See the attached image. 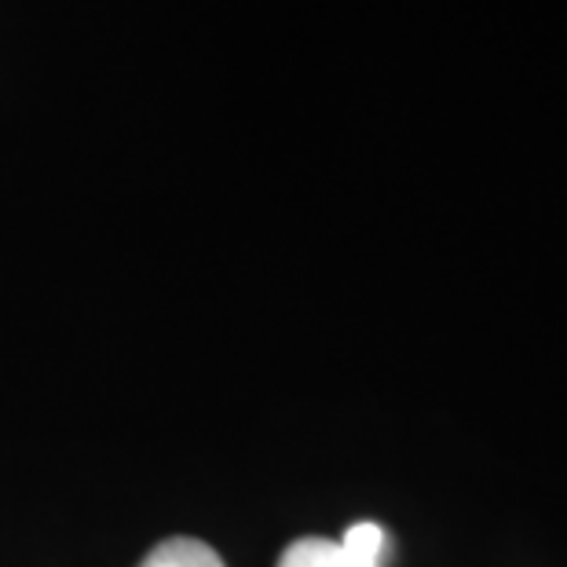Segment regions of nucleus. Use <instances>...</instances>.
Here are the masks:
<instances>
[{
    "label": "nucleus",
    "instance_id": "1",
    "mask_svg": "<svg viewBox=\"0 0 567 567\" xmlns=\"http://www.w3.org/2000/svg\"><path fill=\"white\" fill-rule=\"evenodd\" d=\"M279 567H381L370 560L352 557L337 538H297L293 546L282 553Z\"/></svg>",
    "mask_w": 567,
    "mask_h": 567
},
{
    "label": "nucleus",
    "instance_id": "2",
    "mask_svg": "<svg viewBox=\"0 0 567 567\" xmlns=\"http://www.w3.org/2000/svg\"><path fill=\"white\" fill-rule=\"evenodd\" d=\"M140 567H224V560L216 557V549H209L205 542L179 535V538L158 542Z\"/></svg>",
    "mask_w": 567,
    "mask_h": 567
},
{
    "label": "nucleus",
    "instance_id": "3",
    "mask_svg": "<svg viewBox=\"0 0 567 567\" xmlns=\"http://www.w3.org/2000/svg\"><path fill=\"white\" fill-rule=\"evenodd\" d=\"M337 542H341L352 557L370 560V564H381L384 557H389V530H384L381 524H373V520L352 524Z\"/></svg>",
    "mask_w": 567,
    "mask_h": 567
}]
</instances>
